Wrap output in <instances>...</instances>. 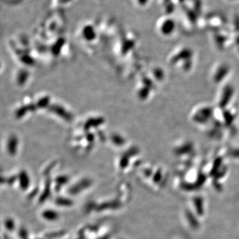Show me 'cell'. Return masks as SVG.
<instances>
[{
	"label": "cell",
	"instance_id": "6",
	"mask_svg": "<svg viewBox=\"0 0 239 239\" xmlns=\"http://www.w3.org/2000/svg\"><path fill=\"white\" fill-rule=\"evenodd\" d=\"M68 179H69V178L67 175H60V176L56 178L55 182H56L59 185H61V184L64 185V184H66L67 183H68Z\"/></svg>",
	"mask_w": 239,
	"mask_h": 239
},
{
	"label": "cell",
	"instance_id": "8",
	"mask_svg": "<svg viewBox=\"0 0 239 239\" xmlns=\"http://www.w3.org/2000/svg\"><path fill=\"white\" fill-rule=\"evenodd\" d=\"M99 239H109V237H108V236H106V237H101V238H99Z\"/></svg>",
	"mask_w": 239,
	"mask_h": 239
},
{
	"label": "cell",
	"instance_id": "2",
	"mask_svg": "<svg viewBox=\"0 0 239 239\" xmlns=\"http://www.w3.org/2000/svg\"><path fill=\"white\" fill-rule=\"evenodd\" d=\"M41 217L47 221H56L59 219V214L53 209H45L41 212Z\"/></svg>",
	"mask_w": 239,
	"mask_h": 239
},
{
	"label": "cell",
	"instance_id": "7",
	"mask_svg": "<svg viewBox=\"0 0 239 239\" xmlns=\"http://www.w3.org/2000/svg\"><path fill=\"white\" fill-rule=\"evenodd\" d=\"M138 5L140 6H143L146 3L147 0H134Z\"/></svg>",
	"mask_w": 239,
	"mask_h": 239
},
{
	"label": "cell",
	"instance_id": "4",
	"mask_svg": "<svg viewBox=\"0 0 239 239\" xmlns=\"http://www.w3.org/2000/svg\"><path fill=\"white\" fill-rule=\"evenodd\" d=\"M55 203L56 205L60 207H70L73 204L72 200L66 197H58L55 199Z\"/></svg>",
	"mask_w": 239,
	"mask_h": 239
},
{
	"label": "cell",
	"instance_id": "5",
	"mask_svg": "<svg viewBox=\"0 0 239 239\" xmlns=\"http://www.w3.org/2000/svg\"><path fill=\"white\" fill-rule=\"evenodd\" d=\"M4 227L7 231L13 232L15 229V223L14 220L11 218H7L4 220Z\"/></svg>",
	"mask_w": 239,
	"mask_h": 239
},
{
	"label": "cell",
	"instance_id": "9",
	"mask_svg": "<svg viewBox=\"0 0 239 239\" xmlns=\"http://www.w3.org/2000/svg\"><path fill=\"white\" fill-rule=\"evenodd\" d=\"M37 239H41V238H37Z\"/></svg>",
	"mask_w": 239,
	"mask_h": 239
},
{
	"label": "cell",
	"instance_id": "3",
	"mask_svg": "<svg viewBox=\"0 0 239 239\" xmlns=\"http://www.w3.org/2000/svg\"><path fill=\"white\" fill-rule=\"evenodd\" d=\"M18 180L19 187L21 189L25 190L28 189L30 185V179L27 173H26L25 171H21V173L19 174Z\"/></svg>",
	"mask_w": 239,
	"mask_h": 239
},
{
	"label": "cell",
	"instance_id": "1",
	"mask_svg": "<svg viewBox=\"0 0 239 239\" xmlns=\"http://www.w3.org/2000/svg\"><path fill=\"white\" fill-rule=\"evenodd\" d=\"M91 184H92V181L90 180L88 178H84L82 179L79 182H77L76 183L74 184L69 189V193L70 195H78L80 193L82 192V191L86 190L90 187Z\"/></svg>",
	"mask_w": 239,
	"mask_h": 239
}]
</instances>
